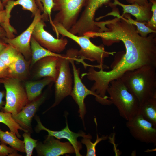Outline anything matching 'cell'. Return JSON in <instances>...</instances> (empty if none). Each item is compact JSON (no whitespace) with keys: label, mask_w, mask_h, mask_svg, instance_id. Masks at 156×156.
Here are the masks:
<instances>
[{"label":"cell","mask_w":156,"mask_h":156,"mask_svg":"<svg viewBox=\"0 0 156 156\" xmlns=\"http://www.w3.org/2000/svg\"><path fill=\"white\" fill-rule=\"evenodd\" d=\"M117 39L122 41L125 52L117 62H114L111 70L99 71L90 67L87 73L83 74L90 81H94L90 90L99 101L104 102L109 98L106 95L110 82L120 78L127 72L143 66L156 67V42L148 36L142 37L136 31L129 29L121 32Z\"/></svg>","instance_id":"obj_1"},{"label":"cell","mask_w":156,"mask_h":156,"mask_svg":"<svg viewBox=\"0 0 156 156\" xmlns=\"http://www.w3.org/2000/svg\"><path fill=\"white\" fill-rule=\"evenodd\" d=\"M120 78L140 103L156 96V67L143 66L126 72Z\"/></svg>","instance_id":"obj_2"},{"label":"cell","mask_w":156,"mask_h":156,"mask_svg":"<svg viewBox=\"0 0 156 156\" xmlns=\"http://www.w3.org/2000/svg\"><path fill=\"white\" fill-rule=\"evenodd\" d=\"M54 24L55 26L54 31L56 34L57 38H59V36L60 34L64 37L72 39L80 47L81 49L78 51L77 62L83 64L85 68L87 66L94 67V65L87 64L84 62L83 60H87L92 62L96 61L99 65L106 69L109 68L108 66L104 64V60L110 55H113L116 52L107 51L103 45H95L91 42L89 37L84 35L79 36L74 34L67 30L60 24Z\"/></svg>","instance_id":"obj_3"},{"label":"cell","mask_w":156,"mask_h":156,"mask_svg":"<svg viewBox=\"0 0 156 156\" xmlns=\"http://www.w3.org/2000/svg\"><path fill=\"white\" fill-rule=\"evenodd\" d=\"M107 92L112 104L116 107L120 115L127 121L139 113V101L129 91L120 78L110 82Z\"/></svg>","instance_id":"obj_4"},{"label":"cell","mask_w":156,"mask_h":156,"mask_svg":"<svg viewBox=\"0 0 156 156\" xmlns=\"http://www.w3.org/2000/svg\"><path fill=\"white\" fill-rule=\"evenodd\" d=\"M78 51L71 49L66 54L59 57V73L55 84V100L51 108L58 105L67 96L70 95L72 90L73 80L70 68V60L78 54Z\"/></svg>","instance_id":"obj_5"},{"label":"cell","mask_w":156,"mask_h":156,"mask_svg":"<svg viewBox=\"0 0 156 156\" xmlns=\"http://www.w3.org/2000/svg\"><path fill=\"white\" fill-rule=\"evenodd\" d=\"M1 81L6 90V102L2 110L14 116L29 102L25 90L17 79L7 77Z\"/></svg>","instance_id":"obj_6"},{"label":"cell","mask_w":156,"mask_h":156,"mask_svg":"<svg viewBox=\"0 0 156 156\" xmlns=\"http://www.w3.org/2000/svg\"><path fill=\"white\" fill-rule=\"evenodd\" d=\"M52 11H57L53 20L69 31L77 21L86 0H53Z\"/></svg>","instance_id":"obj_7"},{"label":"cell","mask_w":156,"mask_h":156,"mask_svg":"<svg viewBox=\"0 0 156 156\" xmlns=\"http://www.w3.org/2000/svg\"><path fill=\"white\" fill-rule=\"evenodd\" d=\"M110 0H86L84 8L75 23L69 30L71 33L79 36L86 33L98 32L99 28L94 21L98 9L103 5L109 4Z\"/></svg>","instance_id":"obj_8"},{"label":"cell","mask_w":156,"mask_h":156,"mask_svg":"<svg viewBox=\"0 0 156 156\" xmlns=\"http://www.w3.org/2000/svg\"><path fill=\"white\" fill-rule=\"evenodd\" d=\"M135 139L146 144H156V128L138 113L126 124Z\"/></svg>","instance_id":"obj_9"},{"label":"cell","mask_w":156,"mask_h":156,"mask_svg":"<svg viewBox=\"0 0 156 156\" xmlns=\"http://www.w3.org/2000/svg\"><path fill=\"white\" fill-rule=\"evenodd\" d=\"M44 21L42 19L37 23L33 31L32 37L41 46L51 52L57 53L62 52L68 43L67 39L63 38H59L54 37L45 29Z\"/></svg>","instance_id":"obj_10"},{"label":"cell","mask_w":156,"mask_h":156,"mask_svg":"<svg viewBox=\"0 0 156 156\" xmlns=\"http://www.w3.org/2000/svg\"><path fill=\"white\" fill-rule=\"evenodd\" d=\"M41 12L39 9L34 16V19L30 25L20 35L11 38L5 37L2 40L5 43L13 47L27 60H30L31 56L30 40L34 29L40 20L44 19Z\"/></svg>","instance_id":"obj_11"},{"label":"cell","mask_w":156,"mask_h":156,"mask_svg":"<svg viewBox=\"0 0 156 156\" xmlns=\"http://www.w3.org/2000/svg\"><path fill=\"white\" fill-rule=\"evenodd\" d=\"M66 126L65 127L60 131H53L49 130L45 127L42 123L40 120L38 116L36 118L37 122L36 127V132H39L41 130H44L48 133L47 137L53 136L58 139H67L73 146L75 151V153L77 156H82L80 153V151L82 148V145L81 142L77 140L79 137H87L92 138L90 134L86 135L83 131L79 132L76 133L71 131L68 127L66 118Z\"/></svg>","instance_id":"obj_12"},{"label":"cell","mask_w":156,"mask_h":156,"mask_svg":"<svg viewBox=\"0 0 156 156\" xmlns=\"http://www.w3.org/2000/svg\"><path fill=\"white\" fill-rule=\"evenodd\" d=\"M75 57L70 59L74 76V87L72 89L70 96L78 105L79 109V116L83 121V118L86 113V109L84 102L86 97L89 95H92L95 96V94L91 90L88 89L83 84L79 77V69L77 68L74 61L76 60Z\"/></svg>","instance_id":"obj_13"},{"label":"cell","mask_w":156,"mask_h":156,"mask_svg":"<svg viewBox=\"0 0 156 156\" xmlns=\"http://www.w3.org/2000/svg\"><path fill=\"white\" fill-rule=\"evenodd\" d=\"M35 148L38 155L40 156H59L75 153L69 142H62L53 136L47 137L43 142H37Z\"/></svg>","instance_id":"obj_14"},{"label":"cell","mask_w":156,"mask_h":156,"mask_svg":"<svg viewBox=\"0 0 156 156\" xmlns=\"http://www.w3.org/2000/svg\"><path fill=\"white\" fill-rule=\"evenodd\" d=\"M46 97V94H41L34 100L29 101L18 113L12 116L13 117L23 128L29 131H31L32 119Z\"/></svg>","instance_id":"obj_15"},{"label":"cell","mask_w":156,"mask_h":156,"mask_svg":"<svg viewBox=\"0 0 156 156\" xmlns=\"http://www.w3.org/2000/svg\"><path fill=\"white\" fill-rule=\"evenodd\" d=\"M113 3H110L109 6L118 5L121 6L123 10V16L125 14H129L134 16L135 20L141 22L147 23L151 18L152 12L151 11L152 3L150 2L147 5H141L136 3L126 5L123 4L118 0H114Z\"/></svg>","instance_id":"obj_16"},{"label":"cell","mask_w":156,"mask_h":156,"mask_svg":"<svg viewBox=\"0 0 156 156\" xmlns=\"http://www.w3.org/2000/svg\"><path fill=\"white\" fill-rule=\"evenodd\" d=\"M59 57L56 56H48L39 60L38 61L35 75L36 77L40 78L50 77L52 78L55 82L59 73Z\"/></svg>","instance_id":"obj_17"},{"label":"cell","mask_w":156,"mask_h":156,"mask_svg":"<svg viewBox=\"0 0 156 156\" xmlns=\"http://www.w3.org/2000/svg\"><path fill=\"white\" fill-rule=\"evenodd\" d=\"M31 60H27L19 52L15 61L9 67V77L21 81L27 77L29 74Z\"/></svg>","instance_id":"obj_18"},{"label":"cell","mask_w":156,"mask_h":156,"mask_svg":"<svg viewBox=\"0 0 156 156\" xmlns=\"http://www.w3.org/2000/svg\"><path fill=\"white\" fill-rule=\"evenodd\" d=\"M53 79L50 77H45L36 81H28L25 84V90L29 101L36 99L41 94L43 88L52 82Z\"/></svg>","instance_id":"obj_19"},{"label":"cell","mask_w":156,"mask_h":156,"mask_svg":"<svg viewBox=\"0 0 156 156\" xmlns=\"http://www.w3.org/2000/svg\"><path fill=\"white\" fill-rule=\"evenodd\" d=\"M139 113L156 128V96L148 98L140 103Z\"/></svg>","instance_id":"obj_20"},{"label":"cell","mask_w":156,"mask_h":156,"mask_svg":"<svg viewBox=\"0 0 156 156\" xmlns=\"http://www.w3.org/2000/svg\"><path fill=\"white\" fill-rule=\"evenodd\" d=\"M31 52L30 66H32L40 59L48 56L60 57L61 54L51 52L41 46L33 37L30 40Z\"/></svg>","instance_id":"obj_21"},{"label":"cell","mask_w":156,"mask_h":156,"mask_svg":"<svg viewBox=\"0 0 156 156\" xmlns=\"http://www.w3.org/2000/svg\"><path fill=\"white\" fill-rule=\"evenodd\" d=\"M18 5L21 6L23 10L30 11L34 16L39 9L36 0H9L4 5L7 17L9 19H10L11 17L12 10L14 6Z\"/></svg>","instance_id":"obj_22"},{"label":"cell","mask_w":156,"mask_h":156,"mask_svg":"<svg viewBox=\"0 0 156 156\" xmlns=\"http://www.w3.org/2000/svg\"><path fill=\"white\" fill-rule=\"evenodd\" d=\"M0 141L1 144H8L17 151L25 152L23 141L19 139L15 134L10 131H4L0 129Z\"/></svg>","instance_id":"obj_23"},{"label":"cell","mask_w":156,"mask_h":156,"mask_svg":"<svg viewBox=\"0 0 156 156\" xmlns=\"http://www.w3.org/2000/svg\"><path fill=\"white\" fill-rule=\"evenodd\" d=\"M0 123L6 125L10 131L15 134L18 138H21V136L19 133L18 130L24 132H28L29 131L23 128L14 119L11 114L0 111Z\"/></svg>","instance_id":"obj_24"},{"label":"cell","mask_w":156,"mask_h":156,"mask_svg":"<svg viewBox=\"0 0 156 156\" xmlns=\"http://www.w3.org/2000/svg\"><path fill=\"white\" fill-rule=\"evenodd\" d=\"M123 16L124 19L128 23L136 27L138 32L142 36L146 37L150 34L156 33V30H152L146 25V23L140 22L133 19L131 18L130 14L126 13Z\"/></svg>","instance_id":"obj_25"},{"label":"cell","mask_w":156,"mask_h":156,"mask_svg":"<svg viewBox=\"0 0 156 156\" xmlns=\"http://www.w3.org/2000/svg\"><path fill=\"white\" fill-rule=\"evenodd\" d=\"M19 52L12 45L8 44L0 53V59L9 67L15 61Z\"/></svg>","instance_id":"obj_26"},{"label":"cell","mask_w":156,"mask_h":156,"mask_svg":"<svg viewBox=\"0 0 156 156\" xmlns=\"http://www.w3.org/2000/svg\"><path fill=\"white\" fill-rule=\"evenodd\" d=\"M108 138L107 136H103L99 137L97 133L96 134V139L94 142H91L90 138L84 137L81 140V142L85 144L86 147V156H96V147L97 144L100 142L105 140Z\"/></svg>","instance_id":"obj_27"},{"label":"cell","mask_w":156,"mask_h":156,"mask_svg":"<svg viewBox=\"0 0 156 156\" xmlns=\"http://www.w3.org/2000/svg\"><path fill=\"white\" fill-rule=\"evenodd\" d=\"M10 19L7 16L5 9L0 11V25L5 30L7 34V38H13L15 37L14 34L17 33L16 30L11 25Z\"/></svg>","instance_id":"obj_28"},{"label":"cell","mask_w":156,"mask_h":156,"mask_svg":"<svg viewBox=\"0 0 156 156\" xmlns=\"http://www.w3.org/2000/svg\"><path fill=\"white\" fill-rule=\"evenodd\" d=\"M43 6V13L42 14L45 21H49L53 30L55 29V25L51 18V13L54 5L53 0H39Z\"/></svg>","instance_id":"obj_29"},{"label":"cell","mask_w":156,"mask_h":156,"mask_svg":"<svg viewBox=\"0 0 156 156\" xmlns=\"http://www.w3.org/2000/svg\"><path fill=\"white\" fill-rule=\"evenodd\" d=\"M24 138L25 153L26 156H31L33 151L37 145L38 140L34 139L31 137L30 133L28 132H24L23 135Z\"/></svg>","instance_id":"obj_30"},{"label":"cell","mask_w":156,"mask_h":156,"mask_svg":"<svg viewBox=\"0 0 156 156\" xmlns=\"http://www.w3.org/2000/svg\"><path fill=\"white\" fill-rule=\"evenodd\" d=\"M151 2L152 3L151 11L152 14L151 18L146 25L151 29L156 30V1Z\"/></svg>","instance_id":"obj_31"},{"label":"cell","mask_w":156,"mask_h":156,"mask_svg":"<svg viewBox=\"0 0 156 156\" xmlns=\"http://www.w3.org/2000/svg\"><path fill=\"white\" fill-rule=\"evenodd\" d=\"M17 154V151L14 149L5 144H0V156H15Z\"/></svg>","instance_id":"obj_32"},{"label":"cell","mask_w":156,"mask_h":156,"mask_svg":"<svg viewBox=\"0 0 156 156\" xmlns=\"http://www.w3.org/2000/svg\"><path fill=\"white\" fill-rule=\"evenodd\" d=\"M9 67L0 59V79L9 77Z\"/></svg>","instance_id":"obj_33"},{"label":"cell","mask_w":156,"mask_h":156,"mask_svg":"<svg viewBox=\"0 0 156 156\" xmlns=\"http://www.w3.org/2000/svg\"><path fill=\"white\" fill-rule=\"evenodd\" d=\"M126 1L131 3H136L140 5L143 6L148 5L150 3L148 0H126Z\"/></svg>","instance_id":"obj_34"},{"label":"cell","mask_w":156,"mask_h":156,"mask_svg":"<svg viewBox=\"0 0 156 156\" xmlns=\"http://www.w3.org/2000/svg\"><path fill=\"white\" fill-rule=\"evenodd\" d=\"M2 83L1 79H0V84ZM5 93L4 91H0V111L2 110L3 105H5V103L3 101V99L4 97Z\"/></svg>","instance_id":"obj_35"},{"label":"cell","mask_w":156,"mask_h":156,"mask_svg":"<svg viewBox=\"0 0 156 156\" xmlns=\"http://www.w3.org/2000/svg\"><path fill=\"white\" fill-rule=\"evenodd\" d=\"M7 37V34L4 29L0 25V40H2L5 37Z\"/></svg>","instance_id":"obj_36"},{"label":"cell","mask_w":156,"mask_h":156,"mask_svg":"<svg viewBox=\"0 0 156 156\" xmlns=\"http://www.w3.org/2000/svg\"><path fill=\"white\" fill-rule=\"evenodd\" d=\"M8 44L3 40H0V53L7 46Z\"/></svg>","instance_id":"obj_37"},{"label":"cell","mask_w":156,"mask_h":156,"mask_svg":"<svg viewBox=\"0 0 156 156\" xmlns=\"http://www.w3.org/2000/svg\"><path fill=\"white\" fill-rule=\"evenodd\" d=\"M36 4L38 7L40 8L42 7V3L39 1V0H36Z\"/></svg>","instance_id":"obj_38"},{"label":"cell","mask_w":156,"mask_h":156,"mask_svg":"<svg viewBox=\"0 0 156 156\" xmlns=\"http://www.w3.org/2000/svg\"><path fill=\"white\" fill-rule=\"evenodd\" d=\"M4 10V6L2 3L1 0H0V11Z\"/></svg>","instance_id":"obj_39"},{"label":"cell","mask_w":156,"mask_h":156,"mask_svg":"<svg viewBox=\"0 0 156 156\" xmlns=\"http://www.w3.org/2000/svg\"><path fill=\"white\" fill-rule=\"evenodd\" d=\"M9 0H2V3L4 6L7 3Z\"/></svg>","instance_id":"obj_40"},{"label":"cell","mask_w":156,"mask_h":156,"mask_svg":"<svg viewBox=\"0 0 156 156\" xmlns=\"http://www.w3.org/2000/svg\"><path fill=\"white\" fill-rule=\"evenodd\" d=\"M150 2H151L152 1H156V0H149Z\"/></svg>","instance_id":"obj_41"}]
</instances>
